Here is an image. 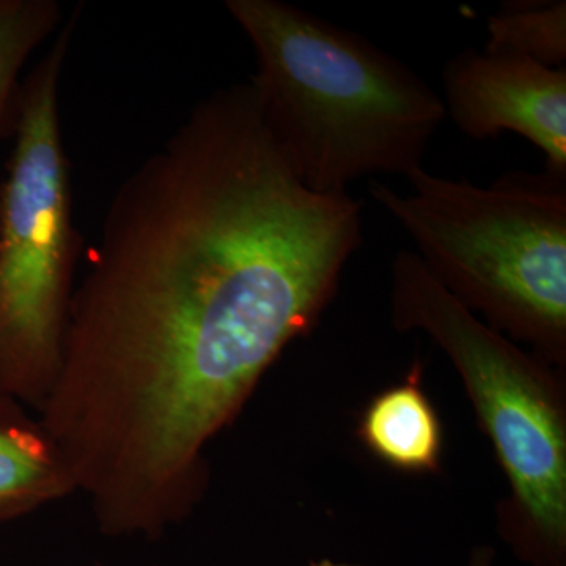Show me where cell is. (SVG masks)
Wrapping results in <instances>:
<instances>
[{"instance_id":"6da1fadb","label":"cell","mask_w":566,"mask_h":566,"mask_svg":"<svg viewBox=\"0 0 566 566\" xmlns=\"http://www.w3.org/2000/svg\"><path fill=\"white\" fill-rule=\"evenodd\" d=\"M363 238V202L304 185L251 81L123 180L40 408L102 534L156 542L191 517L205 450L314 331Z\"/></svg>"},{"instance_id":"7a4b0ae2","label":"cell","mask_w":566,"mask_h":566,"mask_svg":"<svg viewBox=\"0 0 566 566\" xmlns=\"http://www.w3.org/2000/svg\"><path fill=\"white\" fill-rule=\"evenodd\" d=\"M251 41V77L290 163L312 191L423 167L444 103L360 33L281 0H227Z\"/></svg>"},{"instance_id":"3957f363","label":"cell","mask_w":566,"mask_h":566,"mask_svg":"<svg viewBox=\"0 0 566 566\" xmlns=\"http://www.w3.org/2000/svg\"><path fill=\"white\" fill-rule=\"evenodd\" d=\"M411 193L368 192L428 273L472 314L554 367L566 364V178L513 170L490 186L409 174Z\"/></svg>"},{"instance_id":"277c9868","label":"cell","mask_w":566,"mask_h":566,"mask_svg":"<svg viewBox=\"0 0 566 566\" xmlns=\"http://www.w3.org/2000/svg\"><path fill=\"white\" fill-rule=\"evenodd\" d=\"M392 323L434 342L463 381L509 480L497 506L505 545L528 566H566V401L542 357L483 323L428 273L416 252L392 262Z\"/></svg>"},{"instance_id":"5b68a950","label":"cell","mask_w":566,"mask_h":566,"mask_svg":"<svg viewBox=\"0 0 566 566\" xmlns=\"http://www.w3.org/2000/svg\"><path fill=\"white\" fill-rule=\"evenodd\" d=\"M77 22L76 9L20 84L0 185V395L39 411L61 368L81 252L59 111Z\"/></svg>"},{"instance_id":"8992f818","label":"cell","mask_w":566,"mask_h":566,"mask_svg":"<svg viewBox=\"0 0 566 566\" xmlns=\"http://www.w3.org/2000/svg\"><path fill=\"white\" fill-rule=\"evenodd\" d=\"M442 87L446 117L464 136L515 133L543 151L547 172L566 178V69L468 48L447 61Z\"/></svg>"},{"instance_id":"52a82bcc","label":"cell","mask_w":566,"mask_h":566,"mask_svg":"<svg viewBox=\"0 0 566 566\" xmlns=\"http://www.w3.org/2000/svg\"><path fill=\"white\" fill-rule=\"evenodd\" d=\"M365 449L394 471L424 475L439 471L444 431L422 385V367L412 365L403 381L387 387L365 406L357 423Z\"/></svg>"},{"instance_id":"ba28073f","label":"cell","mask_w":566,"mask_h":566,"mask_svg":"<svg viewBox=\"0 0 566 566\" xmlns=\"http://www.w3.org/2000/svg\"><path fill=\"white\" fill-rule=\"evenodd\" d=\"M76 493L65 461L40 419L0 395V523Z\"/></svg>"},{"instance_id":"9c48e42d","label":"cell","mask_w":566,"mask_h":566,"mask_svg":"<svg viewBox=\"0 0 566 566\" xmlns=\"http://www.w3.org/2000/svg\"><path fill=\"white\" fill-rule=\"evenodd\" d=\"M485 50L509 51L553 69H566L565 0L505 2L488 20Z\"/></svg>"},{"instance_id":"30bf717a","label":"cell","mask_w":566,"mask_h":566,"mask_svg":"<svg viewBox=\"0 0 566 566\" xmlns=\"http://www.w3.org/2000/svg\"><path fill=\"white\" fill-rule=\"evenodd\" d=\"M61 21L57 0H0V129L13 117L22 66Z\"/></svg>"},{"instance_id":"8fae6325","label":"cell","mask_w":566,"mask_h":566,"mask_svg":"<svg viewBox=\"0 0 566 566\" xmlns=\"http://www.w3.org/2000/svg\"><path fill=\"white\" fill-rule=\"evenodd\" d=\"M494 558L495 553L493 547L479 546L472 551L471 556H469L468 564L464 566H493Z\"/></svg>"}]
</instances>
